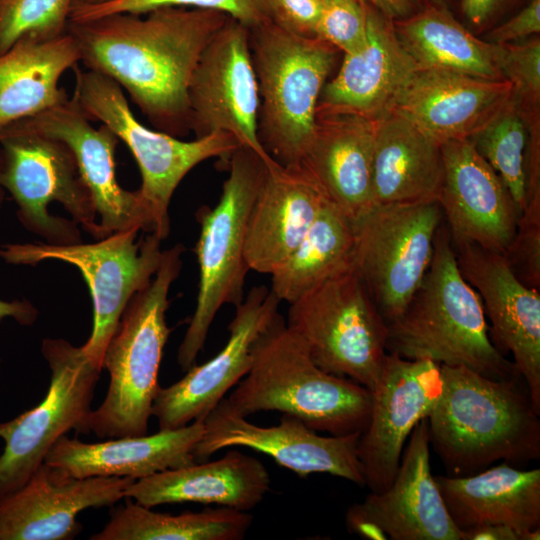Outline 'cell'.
<instances>
[{"instance_id": "cell-41", "label": "cell", "mask_w": 540, "mask_h": 540, "mask_svg": "<svg viewBox=\"0 0 540 540\" xmlns=\"http://www.w3.org/2000/svg\"><path fill=\"white\" fill-rule=\"evenodd\" d=\"M271 21L281 28L306 37H314L322 0H263Z\"/></svg>"}, {"instance_id": "cell-29", "label": "cell", "mask_w": 540, "mask_h": 540, "mask_svg": "<svg viewBox=\"0 0 540 540\" xmlns=\"http://www.w3.org/2000/svg\"><path fill=\"white\" fill-rule=\"evenodd\" d=\"M454 524L467 529L501 524L540 528V469L502 463L468 476H434Z\"/></svg>"}, {"instance_id": "cell-24", "label": "cell", "mask_w": 540, "mask_h": 540, "mask_svg": "<svg viewBox=\"0 0 540 540\" xmlns=\"http://www.w3.org/2000/svg\"><path fill=\"white\" fill-rule=\"evenodd\" d=\"M366 9L367 44L343 54L316 111L354 113L376 122L393 111L402 88L419 68L400 43L393 22L367 3Z\"/></svg>"}, {"instance_id": "cell-15", "label": "cell", "mask_w": 540, "mask_h": 540, "mask_svg": "<svg viewBox=\"0 0 540 540\" xmlns=\"http://www.w3.org/2000/svg\"><path fill=\"white\" fill-rule=\"evenodd\" d=\"M203 424L204 434L193 450L195 462L207 461L224 448L248 447L272 457L300 477L326 473L365 487L357 456L361 433L322 436L285 414L277 425L258 426L235 411L225 397Z\"/></svg>"}, {"instance_id": "cell-11", "label": "cell", "mask_w": 540, "mask_h": 540, "mask_svg": "<svg viewBox=\"0 0 540 540\" xmlns=\"http://www.w3.org/2000/svg\"><path fill=\"white\" fill-rule=\"evenodd\" d=\"M139 231L130 228L113 232L94 243H12L0 248V257L6 263L36 265L58 260L80 271L93 305L92 331L81 348L101 371L105 349L124 309L151 282L162 260V240L153 233L136 240Z\"/></svg>"}, {"instance_id": "cell-49", "label": "cell", "mask_w": 540, "mask_h": 540, "mask_svg": "<svg viewBox=\"0 0 540 540\" xmlns=\"http://www.w3.org/2000/svg\"><path fill=\"white\" fill-rule=\"evenodd\" d=\"M2 159H3L2 150H0V166L2 164ZM4 200H5V192H4V189L0 187V209L4 203Z\"/></svg>"}, {"instance_id": "cell-30", "label": "cell", "mask_w": 540, "mask_h": 540, "mask_svg": "<svg viewBox=\"0 0 540 540\" xmlns=\"http://www.w3.org/2000/svg\"><path fill=\"white\" fill-rule=\"evenodd\" d=\"M443 177L437 140L395 112L376 121L373 206L438 201Z\"/></svg>"}, {"instance_id": "cell-40", "label": "cell", "mask_w": 540, "mask_h": 540, "mask_svg": "<svg viewBox=\"0 0 540 540\" xmlns=\"http://www.w3.org/2000/svg\"><path fill=\"white\" fill-rule=\"evenodd\" d=\"M516 276L527 286H540V196L528 200L514 238L504 254Z\"/></svg>"}, {"instance_id": "cell-35", "label": "cell", "mask_w": 540, "mask_h": 540, "mask_svg": "<svg viewBox=\"0 0 540 540\" xmlns=\"http://www.w3.org/2000/svg\"><path fill=\"white\" fill-rule=\"evenodd\" d=\"M529 122L513 96L498 114L469 140L490 164L522 213L526 205L525 157Z\"/></svg>"}, {"instance_id": "cell-39", "label": "cell", "mask_w": 540, "mask_h": 540, "mask_svg": "<svg viewBox=\"0 0 540 540\" xmlns=\"http://www.w3.org/2000/svg\"><path fill=\"white\" fill-rule=\"evenodd\" d=\"M315 36L343 54L360 51L368 40L366 3L362 0H322Z\"/></svg>"}, {"instance_id": "cell-6", "label": "cell", "mask_w": 540, "mask_h": 540, "mask_svg": "<svg viewBox=\"0 0 540 540\" xmlns=\"http://www.w3.org/2000/svg\"><path fill=\"white\" fill-rule=\"evenodd\" d=\"M249 44L259 93V140L279 164L299 165L321 91L341 52L272 21L249 29Z\"/></svg>"}, {"instance_id": "cell-14", "label": "cell", "mask_w": 540, "mask_h": 540, "mask_svg": "<svg viewBox=\"0 0 540 540\" xmlns=\"http://www.w3.org/2000/svg\"><path fill=\"white\" fill-rule=\"evenodd\" d=\"M189 128L196 138L233 134L264 161L273 158L258 137L259 93L249 28L229 18L203 50L188 87Z\"/></svg>"}, {"instance_id": "cell-19", "label": "cell", "mask_w": 540, "mask_h": 540, "mask_svg": "<svg viewBox=\"0 0 540 540\" xmlns=\"http://www.w3.org/2000/svg\"><path fill=\"white\" fill-rule=\"evenodd\" d=\"M280 302L266 286L250 289L235 306L224 347L205 363L190 367L179 381L159 388L152 407L159 429L203 421L249 371L253 346L278 314Z\"/></svg>"}, {"instance_id": "cell-26", "label": "cell", "mask_w": 540, "mask_h": 540, "mask_svg": "<svg viewBox=\"0 0 540 540\" xmlns=\"http://www.w3.org/2000/svg\"><path fill=\"white\" fill-rule=\"evenodd\" d=\"M375 125V121L354 113L316 111L299 163L353 222L373 206Z\"/></svg>"}, {"instance_id": "cell-42", "label": "cell", "mask_w": 540, "mask_h": 540, "mask_svg": "<svg viewBox=\"0 0 540 540\" xmlns=\"http://www.w3.org/2000/svg\"><path fill=\"white\" fill-rule=\"evenodd\" d=\"M462 23L475 35L488 30L508 18L529 0H457Z\"/></svg>"}, {"instance_id": "cell-7", "label": "cell", "mask_w": 540, "mask_h": 540, "mask_svg": "<svg viewBox=\"0 0 540 540\" xmlns=\"http://www.w3.org/2000/svg\"><path fill=\"white\" fill-rule=\"evenodd\" d=\"M266 163L253 150L237 148L227 161L229 176L217 205L202 207L197 213L201 226L195 247L199 284L196 307L177 354L183 371L194 365L219 309L225 304L236 306L243 300L249 271L245 261L248 219Z\"/></svg>"}, {"instance_id": "cell-22", "label": "cell", "mask_w": 540, "mask_h": 540, "mask_svg": "<svg viewBox=\"0 0 540 540\" xmlns=\"http://www.w3.org/2000/svg\"><path fill=\"white\" fill-rule=\"evenodd\" d=\"M453 248L462 276L480 296L497 349L512 354L516 369L540 409L538 289L524 284L502 254L473 244Z\"/></svg>"}, {"instance_id": "cell-45", "label": "cell", "mask_w": 540, "mask_h": 540, "mask_svg": "<svg viewBox=\"0 0 540 540\" xmlns=\"http://www.w3.org/2000/svg\"><path fill=\"white\" fill-rule=\"evenodd\" d=\"M382 13L392 22L406 19L419 12L425 0H362Z\"/></svg>"}, {"instance_id": "cell-3", "label": "cell", "mask_w": 540, "mask_h": 540, "mask_svg": "<svg viewBox=\"0 0 540 540\" xmlns=\"http://www.w3.org/2000/svg\"><path fill=\"white\" fill-rule=\"evenodd\" d=\"M387 325L388 353L464 366L494 379L521 376L491 340L480 296L462 276L444 226L437 230L420 286L402 314Z\"/></svg>"}, {"instance_id": "cell-18", "label": "cell", "mask_w": 540, "mask_h": 540, "mask_svg": "<svg viewBox=\"0 0 540 540\" xmlns=\"http://www.w3.org/2000/svg\"><path fill=\"white\" fill-rule=\"evenodd\" d=\"M37 134L63 142L73 153L81 179L88 188L103 236L137 228L153 232L152 216L137 190L123 189L116 177L117 136L105 125L95 128L71 97L39 114L0 127V140Z\"/></svg>"}, {"instance_id": "cell-28", "label": "cell", "mask_w": 540, "mask_h": 540, "mask_svg": "<svg viewBox=\"0 0 540 540\" xmlns=\"http://www.w3.org/2000/svg\"><path fill=\"white\" fill-rule=\"evenodd\" d=\"M204 434L203 421L152 435L109 438L97 443L61 436L44 462L76 478L130 477L138 480L157 472L194 463L193 450Z\"/></svg>"}, {"instance_id": "cell-36", "label": "cell", "mask_w": 540, "mask_h": 540, "mask_svg": "<svg viewBox=\"0 0 540 540\" xmlns=\"http://www.w3.org/2000/svg\"><path fill=\"white\" fill-rule=\"evenodd\" d=\"M74 0H0V54L25 36L49 39L67 32Z\"/></svg>"}, {"instance_id": "cell-8", "label": "cell", "mask_w": 540, "mask_h": 540, "mask_svg": "<svg viewBox=\"0 0 540 540\" xmlns=\"http://www.w3.org/2000/svg\"><path fill=\"white\" fill-rule=\"evenodd\" d=\"M72 97L91 121H100L135 158L141 174L139 196L153 220V234L161 240L170 231L169 204L179 183L198 164L218 157L227 163L242 146L228 132H215L183 141L141 124L132 113L123 89L110 77L74 66Z\"/></svg>"}, {"instance_id": "cell-10", "label": "cell", "mask_w": 540, "mask_h": 540, "mask_svg": "<svg viewBox=\"0 0 540 540\" xmlns=\"http://www.w3.org/2000/svg\"><path fill=\"white\" fill-rule=\"evenodd\" d=\"M0 187L17 204V217L51 245L81 242L78 224L103 238L92 196L71 150L61 141L20 134L0 140Z\"/></svg>"}, {"instance_id": "cell-33", "label": "cell", "mask_w": 540, "mask_h": 540, "mask_svg": "<svg viewBox=\"0 0 540 540\" xmlns=\"http://www.w3.org/2000/svg\"><path fill=\"white\" fill-rule=\"evenodd\" d=\"M355 224L329 199L312 226L271 274V291L289 304L331 276L353 266Z\"/></svg>"}, {"instance_id": "cell-13", "label": "cell", "mask_w": 540, "mask_h": 540, "mask_svg": "<svg viewBox=\"0 0 540 540\" xmlns=\"http://www.w3.org/2000/svg\"><path fill=\"white\" fill-rule=\"evenodd\" d=\"M438 201L374 205L355 224V267L388 323L402 314L433 257Z\"/></svg>"}, {"instance_id": "cell-12", "label": "cell", "mask_w": 540, "mask_h": 540, "mask_svg": "<svg viewBox=\"0 0 540 540\" xmlns=\"http://www.w3.org/2000/svg\"><path fill=\"white\" fill-rule=\"evenodd\" d=\"M41 352L51 375L45 397L32 409L0 422V497L24 485L52 445L68 431L81 433L101 370L61 338H45Z\"/></svg>"}, {"instance_id": "cell-32", "label": "cell", "mask_w": 540, "mask_h": 540, "mask_svg": "<svg viewBox=\"0 0 540 540\" xmlns=\"http://www.w3.org/2000/svg\"><path fill=\"white\" fill-rule=\"evenodd\" d=\"M393 26L419 68L505 80L498 45L472 33L449 9L425 2L419 12Z\"/></svg>"}, {"instance_id": "cell-43", "label": "cell", "mask_w": 540, "mask_h": 540, "mask_svg": "<svg viewBox=\"0 0 540 540\" xmlns=\"http://www.w3.org/2000/svg\"><path fill=\"white\" fill-rule=\"evenodd\" d=\"M540 33V0H529L508 18L488 30L481 38L502 45L527 39Z\"/></svg>"}, {"instance_id": "cell-27", "label": "cell", "mask_w": 540, "mask_h": 540, "mask_svg": "<svg viewBox=\"0 0 540 540\" xmlns=\"http://www.w3.org/2000/svg\"><path fill=\"white\" fill-rule=\"evenodd\" d=\"M264 464L237 449L215 461L194 462L135 480L124 498L153 508L162 504L195 502L249 511L270 491Z\"/></svg>"}, {"instance_id": "cell-17", "label": "cell", "mask_w": 540, "mask_h": 540, "mask_svg": "<svg viewBox=\"0 0 540 540\" xmlns=\"http://www.w3.org/2000/svg\"><path fill=\"white\" fill-rule=\"evenodd\" d=\"M442 389L438 363L387 352L379 380L371 391L370 418L357 445L365 486L371 492L390 486L406 440L418 422L428 417Z\"/></svg>"}, {"instance_id": "cell-47", "label": "cell", "mask_w": 540, "mask_h": 540, "mask_svg": "<svg viewBox=\"0 0 540 540\" xmlns=\"http://www.w3.org/2000/svg\"><path fill=\"white\" fill-rule=\"evenodd\" d=\"M426 2L438 7L446 8L452 11L457 0H425Z\"/></svg>"}, {"instance_id": "cell-44", "label": "cell", "mask_w": 540, "mask_h": 540, "mask_svg": "<svg viewBox=\"0 0 540 540\" xmlns=\"http://www.w3.org/2000/svg\"><path fill=\"white\" fill-rule=\"evenodd\" d=\"M540 528L521 531L510 526L493 524L463 531V540H539Z\"/></svg>"}, {"instance_id": "cell-21", "label": "cell", "mask_w": 540, "mask_h": 540, "mask_svg": "<svg viewBox=\"0 0 540 540\" xmlns=\"http://www.w3.org/2000/svg\"><path fill=\"white\" fill-rule=\"evenodd\" d=\"M134 481L76 478L43 462L24 485L0 497V540L73 539L82 530L80 512L116 504Z\"/></svg>"}, {"instance_id": "cell-16", "label": "cell", "mask_w": 540, "mask_h": 540, "mask_svg": "<svg viewBox=\"0 0 540 540\" xmlns=\"http://www.w3.org/2000/svg\"><path fill=\"white\" fill-rule=\"evenodd\" d=\"M346 527L372 540H463L431 473L428 418L411 432L390 486L350 506Z\"/></svg>"}, {"instance_id": "cell-31", "label": "cell", "mask_w": 540, "mask_h": 540, "mask_svg": "<svg viewBox=\"0 0 540 540\" xmlns=\"http://www.w3.org/2000/svg\"><path fill=\"white\" fill-rule=\"evenodd\" d=\"M79 61L78 43L68 31L49 39L22 37L0 54V127L66 101L59 81Z\"/></svg>"}, {"instance_id": "cell-46", "label": "cell", "mask_w": 540, "mask_h": 540, "mask_svg": "<svg viewBox=\"0 0 540 540\" xmlns=\"http://www.w3.org/2000/svg\"><path fill=\"white\" fill-rule=\"evenodd\" d=\"M37 317L38 310L27 300L6 301L0 299V321L5 318H12L20 325L30 326L37 320Z\"/></svg>"}, {"instance_id": "cell-38", "label": "cell", "mask_w": 540, "mask_h": 540, "mask_svg": "<svg viewBox=\"0 0 540 540\" xmlns=\"http://www.w3.org/2000/svg\"><path fill=\"white\" fill-rule=\"evenodd\" d=\"M503 78L526 112H540V36L498 45Z\"/></svg>"}, {"instance_id": "cell-48", "label": "cell", "mask_w": 540, "mask_h": 540, "mask_svg": "<svg viewBox=\"0 0 540 540\" xmlns=\"http://www.w3.org/2000/svg\"><path fill=\"white\" fill-rule=\"evenodd\" d=\"M112 1L115 0H74L73 6L99 5Z\"/></svg>"}, {"instance_id": "cell-4", "label": "cell", "mask_w": 540, "mask_h": 540, "mask_svg": "<svg viewBox=\"0 0 540 540\" xmlns=\"http://www.w3.org/2000/svg\"><path fill=\"white\" fill-rule=\"evenodd\" d=\"M227 400L245 417L279 411L335 436L362 433L372 407L371 391L321 369L279 313L256 340L251 367Z\"/></svg>"}, {"instance_id": "cell-9", "label": "cell", "mask_w": 540, "mask_h": 540, "mask_svg": "<svg viewBox=\"0 0 540 540\" xmlns=\"http://www.w3.org/2000/svg\"><path fill=\"white\" fill-rule=\"evenodd\" d=\"M289 305L286 324L313 361L372 391L387 354L388 325L355 264Z\"/></svg>"}, {"instance_id": "cell-34", "label": "cell", "mask_w": 540, "mask_h": 540, "mask_svg": "<svg viewBox=\"0 0 540 540\" xmlns=\"http://www.w3.org/2000/svg\"><path fill=\"white\" fill-rule=\"evenodd\" d=\"M111 510L104 528L91 540H241L253 516L228 507L178 515L152 511L126 498Z\"/></svg>"}, {"instance_id": "cell-23", "label": "cell", "mask_w": 540, "mask_h": 540, "mask_svg": "<svg viewBox=\"0 0 540 540\" xmlns=\"http://www.w3.org/2000/svg\"><path fill=\"white\" fill-rule=\"evenodd\" d=\"M512 91L507 80L418 68L392 112L442 144L475 135L506 105Z\"/></svg>"}, {"instance_id": "cell-1", "label": "cell", "mask_w": 540, "mask_h": 540, "mask_svg": "<svg viewBox=\"0 0 540 540\" xmlns=\"http://www.w3.org/2000/svg\"><path fill=\"white\" fill-rule=\"evenodd\" d=\"M70 22L80 61L125 89L150 123L172 136L189 128L188 87L198 60L230 18L209 9L162 7Z\"/></svg>"}, {"instance_id": "cell-2", "label": "cell", "mask_w": 540, "mask_h": 540, "mask_svg": "<svg viewBox=\"0 0 540 540\" xmlns=\"http://www.w3.org/2000/svg\"><path fill=\"white\" fill-rule=\"evenodd\" d=\"M440 367L443 389L428 432L449 476L540 458V409L521 376L494 379L464 366Z\"/></svg>"}, {"instance_id": "cell-25", "label": "cell", "mask_w": 540, "mask_h": 540, "mask_svg": "<svg viewBox=\"0 0 540 540\" xmlns=\"http://www.w3.org/2000/svg\"><path fill=\"white\" fill-rule=\"evenodd\" d=\"M327 200L301 165L267 162L248 219L245 261L249 270L271 275L302 241Z\"/></svg>"}, {"instance_id": "cell-5", "label": "cell", "mask_w": 540, "mask_h": 540, "mask_svg": "<svg viewBox=\"0 0 540 540\" xmlns=\"http://www.w3.org/2000/svg\"><path fill=\"white\" fill-rule=\"evenodd\" d=\"M183 252L180 244L164 250L151 282L124 309L103 357L110 376L106 396L91 410L81 433L101 439L148 434L160 388V363L171 332L166 322L168 294L179 276Z\"/></svg>"}, {"instance_id": "cell-37", "label": "cell", "mask_w": 540, "mask_h": 540, "mask_svg": "<svg viewBox=\"0 0 540 540\" xmlns=\"http://www.w3.org/2000/svg\"><path fill=\"white\" fill-rule=\"evenodd\" d=\"M162 7L220 11L249 29L271 21L263 0H115L99 5L73 6L69 21H86L115 13L143 15Z\"/></svg>"}, {"instance_id": "cell-20", "label": "cell", "mask_w": 540, "mask_h": 540, "mask_svg": "<svg viewBox=\"0 0 540 540\" xmlns=\"http://www.w3.org/2000/svg\"><path fill=\"white\" fill-rule=\"evenodd\" d=\"M444 177L438 202L454 246L477 245L504 255L521 212L500 176L469 139L441 144Z\"/></svg>"}]
</instances>
